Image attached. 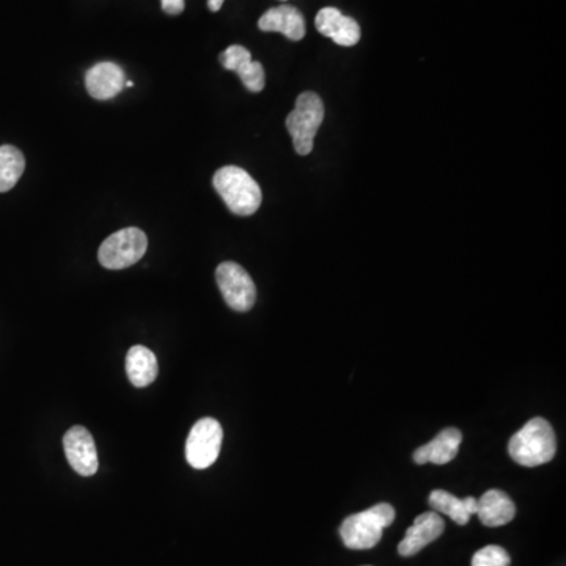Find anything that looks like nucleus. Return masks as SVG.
<instances>
[{
    "label": "nucleus",
    "instance_id": "f257e3e1",
    "mask_svg": "<svg viewBox=\"0 0 566 566\" xmlns=\"http://www.w3.org/2000/svg\"><path fill=\"white\" fill-rule=\"evenodd\" d=\"M557 452V439L548 420L535 417L508 442V453L516 463L537 467L549 463Z\"/></svg>",
    "mask_w": 566,
    "mask_h": 566
},
{
    "label": "nucleus",
    "instance_id": "f03ea898",
    "mask_svg": "<svg viewBox=\"0 0 566 566\" xmlns=\"http://www.w3.org/2000/svg\"><path fill=\"white\" fill-rule=\"evenodd\" d=\"M213 184L228 210L236 216H252L260 208L263 200L260 186L241 167L225 166L217 170Z\"/></svg>",
    "mask_w": 566,
    "mask_h": 566
},
{
    "label": "nucleus",
    "instance_id": "7ed1b4c3",
    "mask_svg": "<svg viewBox=\"0 0 566 566\" xmlns=\"http://www.w3.org/2000/svg\"><path fill=\"white\" fill-rule=\"evenodd\" d=\"M395 519L392 505L378 504L348 516L340 526V537L346 548L372 549L383 538V532Z\"/></svg>",
    "mask_w": 566,
    "mask_h": 566
},
{
    "label": "nucleus",
    "instance_id": "20e7f679",
    "mask_svg": "<svg viewBox=\"0 0 566 566\" xmlns=\"http://www.w3.org/2000/svg\"><path fill=\"white\" fill-rule=\"evenodd\" d=\"M324 120V104L317 93L299 95L295 109L287 117V129L298 155H310L318 129Z\"/></svg>",
    "mask_w": 566,
    "mask_h": 566
},
{
    "label": "nucleus",
    "instance_id": "39448f33",
    "mask_svg": "<svg viewBox=\"0 0 566 566\" xmlns=\"http://www.w3.org/2000/svg\"><path fill=\"white\" fill-rule=\"evenodd\" d=\"M148 239L140 228H123L104 239L98 250V260L106 269H126L136 265L147 252Z\"/></svg>",
    "mask_w": 566,
    "mask_h": 566
},
{
    "label": "nucleus",
    "instance_id": "423d86ee",
    "mask_svg": "<svg viewBox=\"0 0 566 566\" xmlns=\"http://www.w3.org/2000/svg\"><path fill=\"white\" fill-rule=\"evenodd\" d=\"M216 282L230 309L249 312L257 299V288L249 272L233 261H225L216 269Z\"/></svg>",
    "mask_w": 566,
    "mask_h": 566
},
{
    "label": "nucleus",
    "instance_id": "0eeeda50",
    "mask_svg": "<svg viewBox=\"0 0 566 566\" xmlns=\"http://www.w3.org/2000/svg\"><path fill=\"white\" fill-rule=\"evenodd\" d=\"M222 439L224 431L221 423L211 417L200 419L192 427L186 441V460L194 469H208L219 458Z\"/></svg>",
    "mask_w": 566,
    "mask_h": 566
},
{
    "label": "nucleus",
    "instance_id": "6e6552de",
    "mask_svg": "<svg viewBox=\"0 0 566 566\" xmlns=\"http://www.w3.org/2000/svg\"><path fill=\"white\" fill-rule=\"evenodd\" d=\"M63 449L68 463L82 477H92L98 472L100 461L95 441L87 428L76 425L70 428L63 438Z\"/></svg>",
    "mask_w": 566,
    "mask_h": 566
},
{
    "label": "nucleus",
    "instance_id": "1a4fd4ad",
    "mask_svg": "<svg viewBox=\"0 0 566 566\" xmlns=\"http://www.w3.org/2000/svg\"><path fill=\"white\" fill-rule=\"evenodd\" d=\"M219 59L225 70L235 71L238 74L249 92L258 93L265 89V68L260 62H254L250 52L243 46H230L222 52Z\"/></svg>",
    "mask_w": 566,
    "mask_h": 566
},
{
    "label": "nucleus",
    "instance_id": "9d476101",
    "mask_svg": "<svg viewBox=\"0 0 566 566\" xmlns=\"http://www.w3.org/2000/svg\"><path fill=\"white\" fill-rule=\"evenodd\" d=\"M315 26L321 35L331 38L334 43L345 48H351L361 40V27L356 19L343 15L334 7L320 10L315 19Z\"/></svg>",
    "mask_w": 566,
    "mask_h": 566
},
{
    "label": "nucleus",
    "instance_id": "9b49d317",
    "mask_svg": "<svg viewBox=\"0 0 566 566\" xmlns=\"http://www.w3.org/2000/svg\"><path fill=\"white\" fill-rule=\"evenodd\" d=\"M444 519L436 511H427L417 516L416 521L406 530V537L398 544V552L403 557H412L438 540L444 532Z\"/></svg>",
    "mask_w": 566,
    "mask_h": 566
},
{
    "label": "nucleus",
    "instance_id": "f8f14e48",
    "mask_svg": "<svg viewBox=\"0 0 566 566\" xmlns=\"http://www.w3.org/2000/svg\"><path fill=\"white\" fill-rule=\"evenodd\" d=\"M125 73L117 63L101 62L85 74V87L98 101L111 100L125 89Z\"/></svg>",
    "mask_w": 566,
    "mask_h": 566
},
{
    "label": "nucleus",
    "instance_id": "ddd939ff",
    "mask_svg": "<svg viewBox=\"0 0 566 566\" xmlns=\"http://www.w3.org/2000/svg\"><path fill=\"white\" fill-rule=\"evenodd\" d=\"M258 27L263 32H279L291 41L306 37V19L298 8L290 5H280L268 10L258 21Z\"/></svg>",
    "mask_w": 566,
    "mask_h": 566
},
{
    "label": "nucleus",
    "instance_id": "4468645a",
    "mask_svg": "<svg viewBox=\"0 0 566 566\" xmlns=\"http://www.w3.org/2000/svg\"><path fill=\"white\" fill-rule=\"evenodd\" d=\"M461 441H463V434L460 430L445 428L433 441L422 445L414 452V461L417 464L433 463L436 466L450 463L458 455Z\"/></svg>",
    "mask_w": 566,
    "mask_h": 566
},
{
    "label": "nucleus",
    "instance_id": "2eb2a0df",
    "mask_svg": "<svg viewBox=\"0 0 566 566\" xmlns=\"http://www.w3.org/2000/svg\"><path fill=\"white\" fill-rule=\"evenodd\" d=\"M515 515V502L500 489H491L477 500V516L486 527L505 526Z\"/></svg>",
    "mask_w": 566,
    "mask_h": 566
},
{
    "label": "nucleus",
    "instance_id": "dca6fc26",
    "mask_svg": "<svg viewBox=\"0 0 566 566\" xmlns=\"http://www.w3.org/2000/svg\"><path fill=\"white\" fill-rule=\"evenodd\" d=\"M126 373L134 387H148L158 376V359L147 346L136 345L126 354Z\"/></svg>",
    "mask_w": 566,
    "mask_h": 566
},
{
    "label": "nucleus",
    "instance_id": "f3484780",
    "mask_svg": "<svg viewBox=\"0 0 566 566\" xmlns=\"http://www.w3.org/2000/svg\"><path fill=\"white\" fill-rule=\"evenodd\" d=\"M428 504L436 513H444L460 526H466L472 515H477V499H458L444 489H434L428 497Z\"/></svg>",
    "mask_w": 566,
    "mask_h": 566
},
{
    "label": "nucleus",
    "instance_id": "a211bd4d",
    "mask_svg": "<svg viewBox=\"0 0 566 566\" xmlns=\"http://www.w3.org/2000/svg\"><path fill=\"white\" fill-rule=\"evenodd\" d=\"M26 169L23 153L12 145L0 147V192H8L15 188L19 178Z\"/></svg>",
    "mask_w": 566,
    "mask_h": 566
},
{
    "label": "nucleus",
    "instance_id": "6ab92c4d",
    "mask_svg": "<svg viewBox=\"0 0 566 566\" xmlns=\"http://www.w3.org/2000/svg\"><path fill=\"white\" fill-rule=\"evenodd\" d=\"M510 563V554L496 544L480 549L472 557V566H510Z\"/></svg>",
    "mask_w": 566,
    "mask_h": 566
},
{
    "label": "nucleus",
    "instance_id": "aec40b11",
    "mask_svg": "<svg viewBox=\"0 0 566 566\" xmlns=\"http://www.w3.org/2000/svg\"><path fill=\"white\" fill-rule=\"evenodd\" d=\"M161 5L167 15H181L184 10V0H161Z\"/></svg>",
    "mask_w": 566,
    "mask_h": 566
},
{
    "label": "nucleus",
    "instance_id": "412c9836",
    "mask_svg": "<svg viewBox=\"0 0 566 566\" xmlns=\"http://www.w3.org/2000/svg\"><path fill=\"white\" fill-rule=\"evenodd\" d=\"M222 5H224V0H208V8H210L211 12H219Z\"/></svg>",
    "mask_w": 566,
    "mask_h": 566
},
{
    "label": "nucleus",
    "instance_id": "4be33fe9",
    "mask_svg": "<svg viewBox=\"0 0 566 566\" xmlns=\"http://www.w3.org/2000/svg\"><path fill=\"white\" fill-rule=\"evenodd\" d=\"M283 2H285V0H283Z\"/></svg>",
    "mask_w": 566,
    "mask_h": 566
}]
</instances>
